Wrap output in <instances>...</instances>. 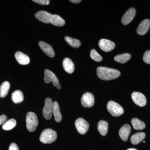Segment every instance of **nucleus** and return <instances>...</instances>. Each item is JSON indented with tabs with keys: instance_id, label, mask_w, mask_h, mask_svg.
I'll return each mask as SVG.
<instances>
[{
	"instance_id": "obj_1",
	"label": "nucleus",
	"mask_w": 150,
	"mask_h": 150,
	"mask_svg": "<svg viewBox=\"0 0 150 150\" xmlns=\"http://www.w3.org/2000/svg\"><path fill=\"white\" fill-rule=\"evenodd\" d=\"M96 71L98 76L103 80L115 79L119 77L121 75V73L118 70L107 67H98Z\"/></svg>"
},
{
	"instance_id": "obj_2",
	"label": "nucleus",
	"mask_w": 150,
	"mask_h": 150,
	"mask_svg": "<svg viewBox=\"0 0 150 150\" xmlns=\"http://www.w3.org/2000/svg\"><path fill=\"white\" fill-rule=\"evenodd\" d=\"M57 133L50 129H45L42 132L39 138L40 142L45 144H49L55 142L57 139Z\"/></svg>"
},
{
	"instance_id": "obj_3",
	"label": "nucleus",
	"mask_w": 150,
	"mask_h": 150,
	"mask_svg": "<svg viewBox=\"0 0 150 150\" xmlns=\"http://www.w3.org/2000/svg\"><path fill=\"white\" fill-rule=\"evenodd\" d=\"M26 127L30 132H33L35 131L38 122L37 115L34 112H28L26 116Z\"/></svg>"
},
{
	"instance_id": "obj_4",
	"label": "nucleus",
	"mask_w": 150,
	"mask_h": 150,
	"mask_svg": "<svg viewBox=\"0 0 150 150\" xmlns=\"http://www.w3.org/2000/svg\"><path fill=\"white\" fill-rule=\"evenodd\" d=\"M107 108L109 113L115 117L120 116L124 112L123 108L118 103L113 101H109L108 103Z\"/></svg>"
},
{
	"instance_id": "obj_5",
	"label": "nucleus",
	"mask_w": 150,
	"mask_h": 150,
	"mask_svg": "<svg viewBox=\"0 0 150 150\" xmlns=\"http://www.w3.org/2000/svg\"><path fill=\"white\" fill-rule=\"evenodd\" d=\"M44 81L46 83L52 82L53 85L58 89H61V86L59 83V81L55 74L50 70L46 69L44 71Z\"/></svg>"
},
{
	"instance_id": "obj_6",
	"label": "nucleus",
	"mask_w": 150,
	"mask_h": 150,
	"mask_svg": "<svg viewBox=\"0 0 150 150\" xmlns=\"http://www.w3.org/2000/svg\"><path fill=\"white\" fill-rule=\"evenodd\" d=\"M54 102L51 98H47L45 100V105L43 109V117L46 120H50L53 114Z\"/></svg>"
},
{
	"instance_id": "obj_7",
	"label": "nucleus",
	"mask_w": 150,
	"mask_h": 150,
	"mask_svg": "<svg viewBox=\"0 0 150 150\" xmlns=\"http://www.w3.org/2000/svg\"><path fill=\"white\" fill-rule=\"evenodd\" d=\"M75 124L78 132L81 134H85L89 127L88 123L83 118L77 119Z\"/></svg>"
},
{
	"instance_id": "obj_8",
	"label": "nucleus",
	"mask_w": 150,
	"mask_h": 150,
	"mask_svg": "<svg viewBox=\"0 0 150 150\" xmlns=\"http://www.w3.org/2000/svg\"><path fill=\"white\" fill-rule=\"evenodd\" d=\"M81 103L83 107L91 108L94 104V97L92 93L86 92L84 94L81 98Z\"/></svg>"
},
{
	"instance_id": "obj_9",
	"label": "nucleus",
	"mask_w": 150,
	"mask_h": 150,
	"mask_svg": "<svg viewBox=\"0 0 150 150\" xmlns=\"http://www.w3.org/2000/svg\"><path fill=\"white\" fill-rule=\"evenodd\" d=\"M131 98L135 104L140 107H144L146 104V99L143 94L134 92L131 95Z\"/></svg>"
},
{
	"instance_id": "obj_10",
	"label": "nucleus",
	"mask_w": 150,
	"mask_h": 150,
	"mask_svg": "<svg viewBox=\"0 0 150 150\" xmlns=\"http://www.w3.org/2000/svg\"><path fill=\"white\" fill-rule=\"evenodd\" d=\"M98 46L102 51L106 52L112 51L115 47V43L105 39H100L98 42Z\"/></svg>"
},
{
	"instance_id": "obj_11",
	"label": "nucleus",
	"mask_w": 150,
	"mask_h": 150,
	"mask_svg": "<svg viewBox=\"0 0 150 150\" xmlns=\"http://www.w3.org/2000/svg\"><path fill=\"white\" fill-rule=\"evenodd\" d=\"M136 13V10L134 8H129L123 15L121 19L122 23L124 25L129 24L134 19Z\"/></svg>"
},
{
	"instance_id": "obj_12",
	"label": "nucleus",
	"mask_w": 150,
	"mask_h": 150,
	"mask_svg": "<svg viewBox=\"0 0 150 150\" xmlns=\"http://www.w3.org/2000/svg\"><path fill=\"white\" fill-rule=\"evenodd\" d=\"M52 14L46 11H41L38 12L35 14V17L38 20L45 23H50Z\"/></svg>"
},
{
	"instance_id": "obj_13",
	"label": "nucleus",
	"mask_w": 150,
	"mask_h": 150,
	"mask_svg": "<svg viewBox=\"0 0 150 150\" xmlns=\"http://www.w3.org/2000/svg\"><path fill=\"white\" fill-rule=\"evenodd\" d=\"M150 26V20L149 19L144 20L140 23L137 29V32L139 35H144L148 32Z\"/></svg>"
},
{
	"instance_id": "obj_14",
	"label": "nucleus",
	"mask_w": 150,
	"mask_h": 150,
	"mask_svg": "<svg viewBox=\"0 0 150 150\" xmlns=\"http://www.w3.org/2000/svg\"><path fill=\"white\" fill-rule=\"evenodd\" d=\"M39 46L41 50L47 56L51 58L54 57L55 55V52L51 45L43 41H40L39 42Z\"/></svg>"
},
{
	"instance_id": "obj_15",
	"label": "nucleus",
	"mask_w": 150,
	"mask_h": 150,
	"mask_svg": "<svg viewBox=\"0 0 150 150\" xmlns=\"http://www.w3.org/2000/svg\"><path fill=\"white\" fill-rule=\"evenodd\" d=\"M131 126L129 124H125L120 129L119 131V136L121 139L126 142L128 139L131 133Z\"/></svg>"
},
{
	"instance_id": "obj_16",
	"label": "nucleus",
	"mask_w": 150,
	"mask_h": 150,
	"mask_svg": "<svg viewBox=\"0 0 150 150\" xmlns=\"http://www.w3.org/2000/svg\"><path fill=\"white\" fill-rule=\"evenodd\" d=\"M16 59L20 64L26 65L30 63V58L28 56L22 52L18 51L15 54Z\"/></svg>"
},
{
	"instance_id": "obj_17",
	"label": "nucleus",
	"mask_w": 150,
	"mask_h": 150,
	"mask_svg": "<svg viewBox=\"0 0 150 150\" xmlns=\"http://www.w3.org/2000/svg\"><path fill=\"white\" fill-rule=\"evenodd\" d=\"M63 66L65 71L69 74H72L74 71V65L71 59L66 58L63 62Z\"/></svg>"
},
{
	"instance_id": "obj_18",
	"label": "nucleus",
	"mask_w": 150,
	"mask_h": 150,
	"mask_svg": "<svg viewBox=\"0 0 150 150\" xmlns=\"http://www.w3.org/2000/svg\"><path fill=\"white\" fill-rule=\"evenodd\" d=\"M50 23L55 26L61 27L64 26L65 24L64 20L58 15H52Z\"/></svg>"
},
{
	"instance_id": "obj_19",
	"label": "nucleus",
	"mask_w": 150,
	"mask_h": 150,
	"mask_svg": "<svg viewBox=\"0 0 150 150\" xmlns=\"http://www.w3.org/2000/svg\"><path fill=\"white\" fill-rule=\"evenodd\" d=\"M146 137V134L144 132H139L131 136L130 141L133 144L137 145L142 142Z\"/></svg>"
},
{
	"instance_id": "obj_20",
	"label": "nucleus",
	"mask_w": 150,
	"mask_h": 150,
	"mask_svg": "<svg viewBox=\"0 0 150 150\" xmlns=\"http://www.w3.org/2000/svg\"><path fill=\"white\" fill-rule=\"evenodd\" d=\"M11 99L14 103H20L23 101L24 100L23 93L21 91H15L12 94Z\"/></svg>"
},
{
	"instance_id": "obj_21",
	"label": "nucleus",
	"mask_w": 150,
	"mask_h": 150,
	"mask_svg": "<svg viewBox=\"0 0 150 150\" xmlns=\"http://www.w3.org/2000/svg\"><path fill=\"white\" fill-rule=\"evenodd\" d=\"M10 88V84L8 81L4 82L0 85V97L2 98L5 97L8 93Z\"/></svg>"
},
{
	"instance_id": "obj_22",
	"label": "nucleus",
	"mask_w": 150,
	"mask_h": 150,
	"mask_svg": "<svg viewBox=\"0 0 150 150\" xmlns=\"http://www.w3.org/2000/svg\"><path fill=\"white\" fill-rule=\"evenodd\" d=\"M53 114L54 115L55 121L58 123L61 122L62 120V115L60 112L59 103L56 101H54V102Z\"/></svg>"
},
{
	"instance_id": "obj_23",
	"label": "nucleus",
	"mask_w": 150,
	"mask_h": 150,
	"mask_svg": "<svg viewBox=\"0 0 150 150\" xmlns=\"http://www.w3.org/2000/svg\"><path fill=\"white\" fill-rule=\"evenodd\" d=\"M108 126V123L106 121L101 120L98 122V129L102 136H105L107 134Z\"/></svg>"
},
{
	"instance_id": "obj_24",
	"label": "nucleus",
	"mask_w": 150,
	"mask_h": 150,
	"mask_svg": "<svg viewBox=\"0 0 150 150\" xmlns=\"http://www.w3.org/2000/svg\"><path fill=\"white\" fill-rule=\"evenodd\" d=\"M131 58V54L128 53L119 54L114 57V60L115 62L121 64H124L129 61Z\"/></svg>"
},
{
	"instance_id": "obj_25",
	"label": "nucleus",
	"mask_w": 150,
	"mask_h": 150,
	"mask_svg": "<svg viewBox=\"0 0 150 150\" xmlns=\"http://www.w3.org/2000/svg\"><path fill=\"white\" fill-rule=\"evenodd\" d=\"M131 123L135 130H142L146 127L145 123L137 118H134L131 120Z\"/></svg>"
},
{
	"instance_id": "obj_26",
	"label": "nucleus",
	"mask_w": 150,
	"mask_h": 150,
	"mask_svg": "<svg viewBox=\"0 0 150 150\" xmlns=\"http://www.w3.org/2000/svg\"><path fill=\"white\" fill-rule=\"evenodd\" d=\"M64 39L67 43L73 48H78L81 46L80 41L78 39H74L69 36H66Z\"/></svg>"
},
{
	"instance_id": "obj_27",
	"label": "nucleus",
	"mask_w": 150,
	"mask_h": 150,
	"mask_svg": "<svg viewBox=\"0 0 150 150\" xmlns=\"http://www.w3.org/2000/svg\"><path fill=\"white\" fill-rule=\"evenodd\" d=\"M16 124V121L14 119H11L3 124L2 128L4 130L8 131L14 128Z\"/></svg>"
},
{
	"instance_id": "obj_28",
	"label": "nucleus",
	"mask_w": 150,
	"mask_h": 150,
	"mask_svg": "<svg viewBox=\"0 0 150 150\" xmlns=\"http://www.w3.org/2000/svg\"><path fill=\"white\" fill-rule=\"evenodd\" d=\"M90 56L93 60L96 62H100L103 60L102 56L98 53L96 50L94 49H92L91 51Z\"/></svg>"
},
{
	"instance_id": "obj_29",
	"label": "nucleus",
	"mask_w": 150,
	"mask_h": 150,
	"mask_svg": "<svg viewBox=\"0 0 150 150\" xmlns=\"http://www.w3.org/2000/svg\"><path fill=\"white\" fill-rule=\"evenodd\" d=\"M143 61L147 64H150V51H147L144 54Z\"/></svg>"
},
{
	"instance_id": "obj_30",
	"label": "nucleus",
	"mask_w": 150,
	"mask_h": 150,
	"mask_svg": "<svg viewBox=\"0 0 150 150\" xmlns=\"http://www.w3.org/2000/svg\"><path fill=\"white\" fill-rule=\"evenodd\" d=\"M33 1L41 5H48L50 3V1L49 0H33Z\"/></svg>"
},
{
	"instance_id": "obj_31",
	"label": "nucleus",
	"mask_w": 150,
	"mask_h": 150,
	"mask_svg": "<svg viewBox=\"0 0 150 150\" xmlns=\"http://www.w3.org/2000/svg\"><path fill=\"white\" fill-rule=\"evenodd\" d=\"M8 150H19L18 145L15 143H12L10 145Z\"/></svg>"
},
{
	"instance_id": "obj_32",
	"label": "nucleus",
	"mask_w": 150,
	"mask_h": 150,
	"mask_svg": "<svg viewBox=\"0 0 150 150\" xmlns=\"http://www.w3.org/2000/svg\"><path fill=\"white\" fill-rule=\"evenodd\" d=\"M7 120V117L6 115H0V125L4 124L5 123Z\"/></svg>"
},
{
	"instance_id": "obj_33",
	"label": "nucleus",
	"mask_w": 150,
	"mask_h": 150,
	"mask_svg": "<svg viewBox=\"0 0 150 150\" xmlns=\"http://www.w3.org/2000/svg\"><path fill=\"white\" fill-rule=\"evenodd\" d=\"M70 1L74 4H79L81 2V0H71Z\"/></svg>"
},
{
	"instance_id": "obj_34",
	"label": "nucleus",
	"mask_w": 150,
	"mask_h": 150,
	"mask_svg": "<svg viewBox=\"0 0 150 150\" xmlns=\"http://www.w3.org/2000/svg\"><path fill=\"white\" fill-rule=\"evenodd\" d=\"M127 150H137L135 149H133V148H131V149H128Z\"/></svg>"
},
{
	"instance_id": "obj_35",
	"label": "nucleus",
	"mask_w": 150,
	"mask_h": 150,
	"mask_svg": "<svg viewBox=\"0 0 150 150\" xmlns=\"http://www.w3.org/2000/svg\"><path fill=\"white\" fill-rule=\"evenodd\" d=\"M145 142H145V141H144V143H145Z\"/></svg>"
}]
</instances>
